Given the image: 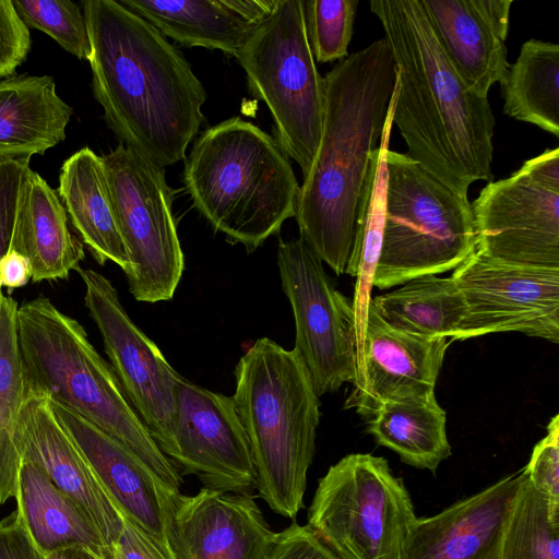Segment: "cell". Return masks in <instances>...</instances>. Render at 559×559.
<instances>
[{
	"label": "cell",
	"mask_w": 559,
	"mask_h": 559,
	"mask_svg": "<svg viewBox=\"0 0 559 559\" xmlns=\"http://www.w3.org/2000/svg\"><path fill=\"white\" fill-rule=\"evenodd\" d=\"M43 555L45 559H106L84 546H70Z\"/></svg>",
	"instance_id": "b9f144b4"
},
{
	"label": "cell",
	"mask_w": 559,
	"mask_h": 559,
	"mask_svg": "<svg viewBox=\"0 0 559 559\" xmlns=\"http://www.w3.org/2000/svg\"><path fill=\"white\" fill-rule=\"evenodd\" d=\"M526 476L522 468L435 515L417 518L399 559H500L506 525Z\"/></svg>",
	"instance_id": "ac0fdd59"
},
{
	"label": "cell",
	"mask_w": 559,
	"mask_h": 559,
	"mask_svg": "<svg viewBox=\"0 0 559 559\" xmlns=\"http://www.w3.org/2000/svg\"><path fill=\"white\" fill-rule=\"evenodd\" d=\"M100 159L130 263L124 273L129 290L138 301L170 300L185 258L164 168L121 143Z\"/></svg>",
	"instance_id": "30bf717a"
},
{
	"label": "cell",
	"mask_w": 559,
	"mask_h": 559,
	"mask_svg": "<svg viewBox=\"0 0 559 559\" xmlns=\"http://www.w3.org/2000/svg\"><path fill=\"white\" fill-rule=\"evenodd\" d=\"M319 146L300 187V238L336 275L345 273L358 205L379 147L396 83L393 53L383 37L337 62L323 78Z\"/></svg>",
	"instance_id": "3957f363"
},
{
	"label": "cell",
	"mask_w": 559,
	"mask_h": 559,
	"mask_svg": "<svg viewBox=\"0 0 559 559\" xmlns=\"http://www.w3.org/2000/svg\"><path fill=\"white\" fill-rule=\"evenodd\" d=\"M14 499L41 554L70 546H84L106 559H112L85 512L52 483L38 463L23 460Z\"/></svg>",
	"instance_id": "d4e9b609"
},
{
	"label": "cell",
	"mask_w": 559,
	"mask_h": 559,
	"mask_svg": "<svg viewBox=\"0 0 559 559\" xmlns=\"http://www.w3.org/2000/svg\"><path fill=\"white\" fill-rule=\"evenodd\" d=\"M58 195L81 239L100 265L111 261L126 273L124 249L100 156L83 147L66 159L59 174Z\"/></svg>",
	"instance_id": "cb8c5ba5"
},
{
	"label": "cell",
	"mask_w": 559,
	"mask_h": 559,
	"mask_svg": "<svg viewBox=\"0 0 559 559\" xmlns=\"http://www.w3.org/2000/svg\"><path fill=\"white\" fill-rule=\"evenodd\" d=\"M445 424V412L433 393L384 402L368 420V432L404 463L436 474L451 455Z\"/></svg>",
	"instance_id": "4316f807"
},
{
	"label": "cell",
	"mask_w": 559,
	"mask_h": 559,
	"mask_svg": "<svg viewBox=\"0 0 559 559\" xmlns=\"http://www.w3.org/2000/svg\"><path fill=\"white\" fill-rule=\"evenodd\" d=\"M84 305L96 324L121 389L150 435L166 455L177 415L179 374L157 345L132 321L117 289L102 273L79 266Z\"/></svg>",
	"instance_id": "4fadbf2b"
},
{
	"label": "cell",
	"mask_w": 559,
	"mask_h": 559,
	"mask_svg": "<svg viewBox=\"0 0 559 559\" xmlns=\"http://www.w3.org/2000/svg\"><path fill=\"white\" fill-rule=\"evenodd\" d=\"M182 178L199 213L248 252L296 216L300 187L288 157L273 136L240 117L194 141Z\"/></svg>",
	"instance_id": "8992f818"
},
{
	"label": "cell",
	"mask_w": 559,
	"mask_h": 559,
	"mask_svg": "<svg viewBox=\"0 0 559 559\" xmlns=\"http://www.w3.org/2000/svg\"><path fill=\"white\" fill-rule=\"evenodd\" d=\"M231 396L246 431L255 488L270 509L294 519L304 507L320 401L294 349L261 337L235 368Z\"/></svg>",
	"instance_id": "5b68a950"
},
{
	"label": "cell",
	"mask_w": 559,
	"mask_h": 559,
	"mask_svg": "<svg viewBox=\"0 0 559 559\" xmlns=\"http://www.w3.org/2000/svg\"><path fill=\"white\" fill-rule=\"evenodd\" d=\"M49 403L120 514L167 544L164 501L171 490L131 450L64 405Z\"/></svg>",
	"instance_id": "44dd1931"
},
{
	"label": "cell",
	"mask_w": 559,
	"mask_h": 559,
	"mask_svg": "<svg viewBox=\"0 0 559 559\" xmlns=\"http://www.w3.org/2000/svg\"><path fill=\"white\" fill-rule=\"evenodd\" d=\"M14 8L29 28H36L66 51L88 60L91 43L82 7L64 0H13Z\"/></svg>",
	"instance_id": "836d02e7"
},
{
	"label": "cell",
	"mask_w": 559,
	"mask_h": 559,
	"mask_svg": "<svg viewBox=\"0 0 559 559\" xmlns=\"http://www.w3.org/2000/svg\"><path fill=\"white\" fill-rule=\"evenodd\" d=\"M512 0H421L433 34L463 82L488 98L510 67L506 39Z\"/></svg>",
	"instance_id": "ffe728a7"
},
{
	"label": "cell",
	"mask_w": 559,
	"mask_h": 559,
	"mask_svg": "<svg viewBox=\"0 0 559 559\" xmlns=\"http://www.w3.org/2000/svg\"><path fill=\"white\" fill-rule=\"evenodd\" d=\"M358 0H307L304 16L316 61L324 63L348 56Z\"/></svg>",
	"instance_id": "d6a6232c"
},
{
	"label": "cell",
	"mask_w": 559,
	"mask_h": 559,
	"mask_svg": "<svg viewBox=\"0 0 559 559\" xmlns=\"http://www.w3.org/2000/svg\"><path fill=\"white\" fill-rule=\"evenodd\" d=\"M382 242L372 287L454 271L476 251L472 205L407 153H385Z\"/></svg>",
	"instance_id": "52a82bcc"
},
{
	"label": "cell",
	"mask_w": 559,
	"mask_h": 559,
	"mask_svg": "<svg viewBox=\"0 0 559 559\" xmlns=\"http://www.w3.org/2000/svg\"><path fill=\"white\" fill-rule=\"evenodd\" d=\"M452 340L429 338L395 330L371 302L357 349L354 388L344 407L368 420L386 401L435 393Z\"/></svg>",
	"instance_id": "e0dca14e"
},
{
	"label": "cell",
	"mask_w": 559,
	"mask_h": 559,
	"mask_svg": "<svg viewBox=\"0 0 559 559\" xmlns=\"http://www.w3.org/2000/svg\"><path fill=\"white\" fill-rule=\"evenodd\" d=\"M503 112L559 136V45L526 40L501 84Z\"/></svg>",
	"instance_id": "f546056e"
},
{
	"label": "cell",
	"mask_w": 559,
	"mask_h": 559,
	"mask_svg": "<svg viewBox=\"0 0 559 559\" xmlns=\"http://www.w3.org/2000/svg\"><path fill=\"white\" fill-rule=\"evenodd\" d=\"M266 559H340L308 525L294 522L274 533Z\"/></svg>",
	"instance_id": "8d00e7d4"
},
{
	"label": "cell",
	"mask_w": 559,
	"mask_h": 559,
	"mask_svg": "<svg viewBox=\"0 0 559 559\" xmlns=\"http://www.w3.org/2000/svg\"><path fill=\"white\" fill-rule=\"evenodd\" d=\"M393 53L392 122L408 155L467 195L491 179L495 117L487 97L463 82L440 47L421 0H372Z\"/></svg>",
	"instance_id": "7a4b0ae2"
},
{
	"label": "cell",
	"mask_w": 559,
	"mask_h": 559,
	"mask_svg": "<svg viewBox=\"0 0 559 559\" xmlns=\"http://www.w3.org/2000/svg\"><path fill=\"white\" fill-rule=\"evenodd\" d=\"M370 302L395 330L452 342L465 316L464 298L452 276L415 277L393 292L371 298Z\"/></svg>",
	"instance_id": "83f0119b"
},
{
	"label": "cell",
	"mask_w": 559,
	"mask_h": 559,
	"mask_svg": "<svg viewBox=\"0 0 559 559\" xmlns=\"http://www.w3.org/2000/svg\"><path fill=\"white\" fill-rule=\"evenodd\" d=\"M16 337L26 394L46 396L70 408L131 450L168 489L180 492L179 472L79 321L38 296L17 307Z\"/></svg>",
	"instance_id": "277c9868"
},
{
	"label": "cell",
	"mask_w": 559,
	"mask_h": 559,
	"mask_svg": "<svg viewBox=\"0 0 559 559\" xmlns=\"http://www.w3.org/2000/svg\"><path fill=\"white\" fill-rule=\"evenodd\" d=\"M32 280L29 260L19 251L9 249L0 260V286L9 293L23 287Z\"/></svg>",
	"instance_id": "60d3db41"
},
{
	"label": "cell",
	"mask_w": 559,
	"mask_h": 559,
	"mask_svg": "<svg viewBox=\"0 0 559 559\" xmlns=\"http://www.w3.org/2000/svg\"><path fill=\"white\" fill-rule=\"evenodd\" d=\"M121 532L112 546V559H175L168 545L122 516Z\"/></svg>",
	"instance_id": "f35d334b"
},
{
	"label": "cell",
	"mask_w": 559,
	"mask_h": 559,
	"mask_svg": "<svg viewBox=\"0 0 559 559\" xmlns=\"http://www.w3.org/2000/svg\"><path fill=\"white\" fill-rule=\"evenodd\" d=\"M165 37L187 47L217 49L237 57L255 25L231 0H119Z\"/></svg>",
	"instance_id": "484cf974"
},
{
	"label": "cell",
	"mask_w": 559,
	"mask_h": 559,
	"mask_svg": "<svg viewBox=\"0 0 559 559\" xmlns=\"http://www.w3.org/2000/svg\"><path fill=\"white\" fill-rule=\"evenodd\" d=\"M29 160H0V260L10 249L21 181Z\"/></svg>",
	"instance_id": "74e56055"
},
{
	"label": "cell",
	"mask_w": 559,
	"mask_h": 559,
	"mask_svg": "<svg viewBox=\"0 0 559 559\" xmlns=\"http://www.w3.org/2000/svg\"><path fill=\"white\" fill-rule=\"evenodd\" d=\"M416 519L388 461L352 453L319 479L307 525L340 559H399Z\"/></svg>",
	"instance_id": "9c48e42d"
},
{
	"label": "cell",
	"mask_w": 559,
	"mask_h": 559,
	"mask_svg": "<svg viewBox=\"0 0 559 559\" xmlns=\"http://www.w3.org/2000/svg\"><path fill=\"white\" fill-rule=\"evenodd\" d=\"M92 88L121 144L164 168L186 156L206 92L182 52L116 0L81 3Z\"/></svg>",
	"instance_id": "6da1fadb"
},
{
	"label": "cell",
	"mask_w": 559,
	"mask_h": 559,
	"mask_svg": "<svg viewBox=\"0 0 559 559\" xmlns=\"http://www.w3.org/2000/svg\"><path fill=\"white\" fill-rule=\"evenodd\" d=\"M10 248L29 260L34 283L68 278L85 257L57 191L29 167L21 181Z\"/></svg>",
	"instance_id": "7402d4cb"
},
{
	"label": "cell",
	"mask_w": 559,
	"mask_h": 559,
	"mask_svg": "<svg viewBox=\"0 0 559 559\" xmlns=\"http://www.w3.org/2000/svg\"><path fill=\"white\" fill-rule=\"evenodd\" d=\"M177 415L167 459L204 487L234 493L255 489L246 431L231 397L183 378L176 388Z\"/></svg>",
	"instance_id": "9a60e30c"
},
{
	"label": "cell",
	"mask_w": 559,
	"mask_h": 559,
	"mask_svg": "<svg viewBox=\"0 0 559 559\" xmlns=\"http://www.w3.org/2000/svg\"><path fill=\"white\" fill-rule=\"evenodd\" d=\"M19 437L23 460L38 463L52 483L85 512L112 556V546L123 525L122 515L46 396L26 394Z\"/></svg>",
	"instance_id": "d6986e66"
},
{
	"label": "cell",
	"mask_w": 559,
	"mask_h": 559,
	"mask_svg": "<svg viewBox=\"0 0 559 559\" xmlns=\"http://www.w3.org/2000/svg\"><path fill=\"white\" fill-rule=\"evenodd\" d=\"M236 59L250 92L271 112L275 141L300 166L305 178L321 138L324 81L309 45L304 1L276 0Z\"/></svg>",
	"instance_id": "ba28073f"
},
{
	"label": "cell",
	"mask_w": 559,
	"mask_h": 559,
	"mask_svg": "<svg viewBox=\"0 0 559 559\" xmlns=\"http://www.w3.org/2000/svg\"><path fill=\"white\" fill-rule=\"evenodd\" d=\"M29 49V28L19 16L13 0H0V79L11 76Z\"/></svg>",
	"instance_id": "d590c367"
},
{
	"label": "cell",
	"mask_w": 559,
	"mask_h": 559,
	"mask_svg": "<svg viewBox=\"0 0 559 559\" xmlns=\"http://www.w3.org/2000/svg\"><path fill=\"white\" fill-rule=\"evenodd\" d=\"M72 112L50 75L0 80V160L45 154L66 139Z\"/></svg>",
	"instance_id": "603a6c76"
},
{
	"label": "cell",
	"mask_w": 559,
	"mask_h": 559,
	"mask_svg": "<svg viewBox=\"0 0 559 559\" xmlns=\"http://www.w3.org/2000/svg\"><path fill=\"white\" fill-rule=\"evenodd\" d=\"M392 110L393 97L380 145L371 156L358 205L353 246L345 269V273L356 278L352 304L356 317L358 345L371 300L372 278L381 251L385 203V153L393 126Z\"/></svg>",
	"instance_id": "f1b7e54d"
},
{
	"label": "cell",
	"mask_w": 559,
	"mask_h": 559,
	"mask_svg": "<svg viewBox=\"0 0 559 559\" xmlns=\"http://www.w3.org/2000/svg\"><path fill=\"white\" fill-rule=\"evenodd\" d=\"M0 559H45L17 509L0 520Z\"/></svg>",
	"instance_id": "ab89813d"
},
{
	"label": "cell",
	"mask_w": 559,
	"mask_h": 559,
	"mask_svg": "<svg viewBox=\"0 0 559 559\" xmlns=\"http://www.w3.org/2000/svg\"><path fill=\"white\" fill-rule=\"evenodd\" d=\"M471 205L476 251L513 264L559 267V147L490 181Z\"/></svg>",
	"instance_id": "8fae6325"
},
{
	"label": "cell",
	"mask_w": 559,
	"mask_h": 559,
	"mask_svg": "<svg viewBox=\"0 0 559 559\" xmlns=\"http://www.w3.org/2000/svg\"><path fill=\"white\" fill-rule=\"evenodd\" d=\"M296 326L293 348L316 394L337 391L356 377L358 335L352 301L337 290L323 262L301 239H280L276 254Z\"/></svg>",
	"instance_id": "7c38bea8"
},
{
	"label": "cell",
	"mask_w": 559,
	"mask_h": 559,
	"mask_svg": "<svg viewBox=\"0 0 559 559\" xmlns=\"http://www.w3.org/2000/svg\"><path fill=\"white\" fill-rule=\"evenodd\" d=\"M17 307L0 286V507L15 498L23 462L19 425L26 388L16 337Z\"/></svg>",
	"instance_id": "4dcf8cb0"
},
{
	"label": "cell",
	"mask_w": 559,
	"mask_h": 559,
	"mask_svg": "<svg viewBox=\"0 0 559 559\" xmlns=\"http://www.w3.org/2000/svg\"><path fill=\"white\" fill-rule=\"evenodd\" d=\"M451 276L465 302L453 341L520 332L559 343V267L513 264L475 251Z\"/></svg>",
	"instance_id": "5bb4252c"
},
{
	"label": "cell",
	"mask_w": 559,
	"mask_h": 559,
	"mask_svg": "<svg viewBox=\"0 0 559 559\" xmlns=\"http://www.w3.org/2000/svg\"><path fill=\"white\" fill-rule=\"evenodd\" d=\"M165 537L175 559H266L274 532L250 493L203 487L167 492Z\"/></svg>",
	"instance_id": "2e32d148"
},
{
	"label": "cell",
	"mask_w": 559,
	"mask_h": 559,
	"mask_svg": "<svg viewBox=\"0 0 559 559\" xmlns=\"http://www.w3.org/2000/svg\"><path fill=\"white\" fill-rule=\"evenodd\" d=\"M533 487L554 502L559 503V415H555L546 436L534 447L524 467Z\"/></svg>",
	"instance_id": "e575fe53"
},
{
	"label": "cell",
	"mask_w": 559,
	"mask_h": 559,
	"mask_svg": "<svg viewBox=\"0 0 559 559\" xmlns=\"http://www.w3.org/2000/svg\"><path fill=\"white\" fill-rule=\"evenodd\" d=\"M500 559H559V503L523 481L503 533Z\"/></svg>",
	"instance_id": "1f68e13d"
}]
</instances>
